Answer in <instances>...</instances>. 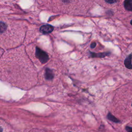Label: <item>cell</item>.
I'll list each match as a JSON object with an SVG mask.
<instances>
[{"label": "cell", "instance_id": "1", "mask_svg": "<svg viewBox=\"0 0 132 132\" xmlns=\"http://www.w3.org/2000/svg\"><path fill=\"white\" fill-rule=\"evenodd\" d=\"M35 55L36 57L39 59V60L43 64L46 63L49 60L48 54L45 52L37 46L36 48Z\"/></svg>", "mask_w": 132, "mask_h": 132}, {"label": "cell", "instance_id": "2", "mask_svg": "<svg viewBox=\"0 0 132 132\" xmlns=\"http://www.w3.org/2000/svg\"><path fill=\"white\" fill-rule=\"evenodd\" d=\"M54 30V27L49 24L43 25L40 28V31L43 34H48Z\"/></svg>", "mask_w": 132, "mask_h": 132}, {"label": "cell", "instance_id": "3", "mask_svg": "<svg viewBox=\"0 0 132 132\" xmlns=\"http://www.w3.org/2000/svg\"><path fill=\"white\" fill-rule=\"evenodd\" d=\"M44 76L46 79L47 80H52L54 76L53 72L52 70L49 68H46L45 70Z\"/></svg>", "mask_w": 132, "mask_h": 132}, {"label": "cell", "instance_id": "4", "mask_svg": "<svg viewBox=\"0 0 132 132\" xmlns=\"http://www.w3.org/2000/svg\"><path fill=\"white\" fill-rule=\"evenodd\" d=\"M124 64L128 69L131 70L132 68L131 65V54H129L124 60Z\"/></svg>", "mask_w": 132, "mask_h": 132}, {"label": "cell", "instance_id": "5", "mask_svg": "<svg viewBox=\"0 0 132 132\" xmlns=\"http://www.w3.org/2000/svg\"><path fill=\"white\" fill-rule=\"evenodd\" d=\"M124 8L128 11L132 10V0H126L124 3Z\"/></svg>", "mask_w": 132, "mask_h": 132}, {"label": "cell", "instance_id": "6", "mask_svg": "<svg viewBox=\"0 0 132 132\" xmlns=\"http://www.w3.org/2000/svg\"><path fill=\"white\" fill-rule=\"evenodd\" d=\"M7 28V25L3 22H0V35L4 33Z\"/></svg>", "mask_w": 132, "mask_h": 132}, {"label": "cell", "instance_id": "7", "mask_svg": "<svg viewBox=\"0 0 132 132\" xmlns=\"http://www.w3.org/2000/svg\"><path fill=\"white\" fill-rule=\"evenodd\" d=\"M90 54H91V56L92 57H104L106 56H107L108 53H100V54H96V53H94L91 52Z\"/></svg>", "mask_w": 132, "mask_h": 132}, {"label": "cell", "instance_id": "8", "mask_svg": "<svg viewBox=\"0 0 132 132\" xmlns=\"http://www.w3.org/2000/svg\"><path fill=\"white\" fill-rule=\"evenodd\" d=\"M107 117H108V118L110 120H111V121H113V122H119L118 119H117L114 116H112L111 114H110V113H108Z\"/></svg>", "mask_w": 132, "mask_h": 132}, {"label": "cell", "instance_id": "9", "mask_svg": "<svg viewBox=\"0 0 132 132\" xmlns=\"http://www.w3.org/2000/svg\"><path fill=\"white\" fill-rule=\"evenodd\" d=\"M96 45V43L95 42H92V43L91 44V45H90V47H91L92 48H94L95 47Z\"/></svg>", "mask_w": 132, "mask_h": 132}, {"label": "cell", "instance_id": "10", "mask_svg": "<svg viewBox=\"0 0 132 132\" xmlns=\"http://www.w3.org/2000/svg\"><path fill=\"white\" fill-rule=\"evenodd\" d=\"M106 2L108 3H110V4H112L113 3L116 2V1H112V0H108V1H105Z\"/></svg>", "mask_w": 132, "mask_h": 132}, {"label": "cell", "instance_id": "11", "mask_svg": "<svg viewBox=\"0 0 132 132\" xmlns=\"http://www.w3.org/2000/svg\"><path fill=\"white\" fill-rule=\"evenodd\" d=\"M126 130L128 132H131V127L130 126H128L126 127Z\"/></svg>", "mask_w": 132, "mask_h": 132}, {"label": "cell", "instance_id": "12", "mask_svg": "<svg viewBox=\"0 0 132 132\" xmlns=\"http://www.w3.org/2000/svg\"><path fill=\"white\" fill-rule=\"evenodd\" d=\"M0 132H2V128L0 127Z\"/></svg>", "mask_w": 132, "mask_h": 132}, {"label": "cell", "instance_id": "13", "mask_svg": "<svg viewBox=\"0 0 132 132\" xmlns=\"http://www.w3.org/2000/svg\"><path fill=\"white\" fill-rule=\"evenodd\" d=\"M70 132H71V131H70Z\"/></svg>", "mask_w": 132, "mask_h": 132}]
</instances>
